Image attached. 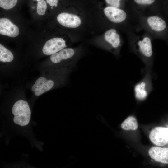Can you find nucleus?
I'll return each mask as SVG.
<instances>
[{
  "label": "nucleus",
  "instance_id": "aec40b11",
  "mask_svg": "<svg viewBox=\"0 0 168 168\" xmlns=\"http://www.w3.org/2000/svg\"><path fill=\"white\" fill-rule=\"evenodd\" d=\"M58 1V0H46V2L50 6L56 7L57 6Z\"/></svg>",
  "mask_w": 168,
  "mask_h": 168
},
{
  "label": "nucleus",
  "instance_id": "4468645a",
  "mask_svg": "<svg viewBox=\"0 0 168 168\" xmlns=\"http://www.w3.org/2000/svg\"><path fill=\"white\" fill-rule=\"evenodd\" d=\"M138 127L136 119L133 116L128 117L121 124V128L125 130H135L137 129Z\"/></svg>",
  "mask_w": 168,
  "mask_h": 168
},
{
  "label": "nucleus",
  "instance_id": "6ab92c4d",
  "mask_svg": "<svg viewBox=\"0 0 168 168\" xmlns=\"http://www.w3.org/2000/svg\"><path fill=\"white\" fill-rule=\"evenodd\" d=\"M162 12L164 16L168 20V0H164Z\"/></svg>",
  "mask_w": 168,
  "mask_h": 168
},
{
  "label": "nucleus",
  "instance_id": "2eb2a0df",
  "mask_svg": "<svg viewBox=\"0 0 168 168\" xmlns=\"http://www.w3.org/2000/svg\"><path fill=\"white\" fill-rule=\"evenodd\" d=\"M13 58L14 56L11 52L0 44V61L3 62H9L12 61Z\"/></svg>",
  "mask_w": 168,
  "mask_h": 168
},
{
  "label": "nucleus",
  "instance_id": "dca6fc26",
  "mask_svg": "<svg viewBox=\"0 0 168 168\" xmlns=\"http://www.w3.org/2000/svg\"><path fill=\"white\" fill-rule=\"evenodd\" d=\"M109 6L128 9V0H105Z\"/></svg>",
  "mask_w": 168,
  "mask_h": 168
},
{
  "label": "nucleus",
  "instance_id": "9b49d317",
  "mask_svg": "<svg viewBox=\"0 0 168 168\" xmlns=\"http://www.w3.org/2000/svg\"><path fill=\"white\" fill-rule=\"evenodd\" d=\"M54 85L52 80H47L44 77H40L36 80L31 90L34 92L35 96H39L51 89Z\"/></svg>",
  "mask_w": 168,
  "mask_h": 168
},
{
  "label": "nucleus",
  "instance_id": "412c9836",
  "mask_svg": "<svg viewBox=\"0 0 168 168\" xmlns=\"http://www.w3.org/2000/svg\"><path fill=\"white\" fill-rule=\"evenodd\" d=\"M34 1H37V0H33Z\"/></svg>",
  "mask_w": 168,
  "mask_h": 168
},
{
  "label": "nucleus",
  "instance_id": "0eeeda50",
  "mask_svg": "<svg viewBox=\"0 0 168 168\" xmlns=\"http://www.w3.org/2000/svg\"><path fill=\"white\" fill-rule=\"evenodd\" d=\"M66 47L65 41L60 37H54L47 40L42 48L43 53L47 55H51L58 52Z\"/></svg>",
  "mask_w": 168,
  "mask_h": 168
},
{
  "label": "nucleus",
  "instance_id": "f8f14e48",
  "mask_svg": "<svg viewBox=\"0 0 168 168\" xmlns=\"http://www.w3.org/2000/svg\"><path fill=\"white\" fill-rule=\"evenodd\" d=\"M150 157L156 161L168 164V148L153 147L148 151Z\"/></svg>",
  "mask_w": 168,
  "mask_h": 168
},
{
  "label": "nucleus",
  "instance_id": "1a4fd4ad",
  "mask_svg": "<svg viewBox=\"0 0 168 168\" xmlns=\"http://www.w3.org/2000/svg\"><path fill=\"white\" fill-rule=\"evenodd\" d=\"M149 138L155 144L162 146L168 143V128L156 127L150 133Z\"/></svg>",
  "mask_w": 168,
  "mask_h": 168
},
{
  "label": "nucleus",
  "instance_id": "f3484780",
  "mask_svg": "<svg viewBox=\"0 0 168 168\" xmlns=\"http://www.w3.org/2000/svg\"><path fill=\"white\" fill-rule=\"evenodd\" d=\"M18 0H0V7L2 8L9 10L13 8L16 4Z\"/></svg>",
  "mask_w": 168,
  "mask_h": 168
},
{
  "label": "nucleus",
  "instance_id": "39448f33",
  "mask_svg": "<svg viewBox=\"0 0 168 168\" xmlns=\"http://www.w3.org/2000/svg\"><path fill=\"white\" fill-rule=\"evenodd\" d=\"M152 70H145L143 78L137 83L134 87L136 99L138 101L145 100L152 90Z\"/></svg>",
  "mask_w": 168,
  "mask_h": 168
},
{
  "label": "nucleus",
  "instance_id": "f257e3e1",
  "mask_svg": "<svg viewBox=\"0 0 168 168\" xmlns=\"http://www.w3.org/2000/svg\"><path fill=\"white\" fill-rule=\"evenodd\" d=\"M136 30H143L153 39H161L168 44L167 19L162 13L150 12L134 17Z\"/></svg>",
  "mask_w": 168,
  "mask_h": 168
},
{
  "label": "nucleus",
  "instance_id": "7ed1b4c3",
  "mask_svg": "<svg viewBox=\"0 0 168 168\" xmlns=\"http://www.w3.org/2000/svg\"><path fill=\"white\" fill-rule=\"evenodd\" d=\"M164 0H128V8L133 17L150 12L163 13Z\"/></svg>",
  "mask_w": 168,
  "mask_h": 168
},
{
  "label": "nucleus",
  "instance_id": "9d476101",
  "mask_svg": "<svg viewBox=\"0 0 168 168\" xmlns=\"http://www.w3.org/2000/svg\"><path fill=\"white\" fill-rule=\"evenodd\" d=\"M0 34L2 35L15 38L19 35V30L18 26L9 19L1 18L0 19Z\"/></svg>",
  "mask_w": 168,
  "mask_h": 168
},
{
  "label": "nucleus",
  "instance_id": "423d86ee",
  "mask_svg": "<svg viewBox=\"0 0 168 168\" xmlns=\"http://www.w3.org/2000/svg\"><path fill=\"white\" fill-rule=\"evenodd\" d=\"M104 38L110 49L116 54H118L122 46V40L117 30L113 28L108 29L104 33Z\"/></svg>",
  "mask_w": 168,
  "mask_h": 168
},
{
  "label": "nucleus",
  "instance_id": "6e6552de",
  "mask_svg": "<svg viewBox=\"0 0 168 168\" xmlns=\"http://www.w3.org/2000/svg\"><path fill=\"white\" fill-rule=\"evenodd\" d=\"M57 20L60 25L68 28H77L81 23V20L78 16L67 12H62L58 14Z\"/></svg>",
  "mask_w": 168,
  "mask_h": 168
},
{
  "label": "nucleus",
  "instance_id": "f03ea898",
  "mask_svg": "<svg viewBox=\"0 0 168 168\" xmlns=\"http://www.w3.org/2000/svg\"><path fill=\"white\" fill-rule=\"evenodd\" d=\"M125 33L131 51L143 62L145 70H152L154 61L152 37L145 31L141 35L137 34L133 30H128Z\"/></svg>",
  "mask_w": 168,
  "mask_h": 168
},
{
  "label": "nucleus",
  "instance_id": "20e7f679",
  "mask_svg": "<svg viewBox=\"0 0 168 168\" xmlns=\"http://www.w3.org/2000/svg\"><path fill=\"white\" fill-rule=\"evenodd\" d=\"M12 112L14 115L13 121L16 124L23 126L29 123L31 113L26 101L20 100L15 102L12 107Z\"/></svg>",
  "mask_w": 168,
  "mask_h": 168
},
{
  "label": "nucleus",
  "instance_id": "a211bd4d",
  "mask_svg": "<svg viewBox=\"0 0 168 168\" xmlns=\"http://www.w3.org/2000/svg\"><path fill=\"white\" fill-rule=\"evenodd\" d=\"M37 6V14L40 16L44 15L47 8L46 2L44 0H38Z\"/></svg>",
  "mask_w": 168,
  "mask_h": 168
},
{
  "label": "nucleus",
  "instance_id": "ddd939ff",
  "mask_svg": "<svg viewBox=\"0 0 168 168\" xmlns=\"http://www.w3.org/2000/svg\"><path fill=\"white\" fill-rule=\"evenodd\" d=\"M75 53L74 50L72 48H64L51 55L50 59L54 63H58L63 60L71 58L74 55Z\"/></svg>",
  "mask_w": 168,
  "mask_h": 168
}]
</instances>
